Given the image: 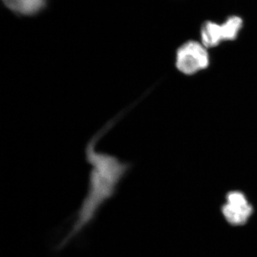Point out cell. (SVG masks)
<instances>
[{"instance_id": "obj_5", "label": "cell", "mask_w": 257, "mask_h": 257, "mask_svg": "<svg viewBox=\"0 0 257 257\" xmlns=\"http://www.w3.org/2000/svg\"><path fill=\"white\" fill-rule=\"evenodd\" d=\"M2 2L6 8L16 15L33 16L46 9L48 0H2Z\"/></svg>"}, {"instance_id": "obj_4", "label": "cell", "mask_w": 257, "mask_h": 257, "mask_svg": "<svg viewBox=\"0 0 257 257\" xmlns=\"http://www.w3.org/2000/svg\"><path fill=\"white\" fill-rule=\"evenodd\" d=\"M226 200L222 211L228 222L233 225L246 223L252 214L253 208L245 195L240 191L230 192L227 195Z\"/></svg>"}, {"instance_id": "obj_3", "label": "cell", "mask_w": 257, "mask_h": 257, "mask_svg": "<svg viewBox=\"0 0 257 257\" xmlns=\"http://www.w3.org/2000/svg\"><path fill=\"white\" fill-rule=\"evenodd\" d=\"M243 22L238 16H231L222 25L207 21L201 28L202 44L206 48L216 47L222 41L235 40Z\"/></svg>"}, {"instance_id": "obj_1", "label": "cell", "mask_w": 257, "mask_h": 257, "mask_svg": "<svg viewBox=\"0 0 257 257\" xmlns=\"http://www.w3.org/2000/svg\"><path fill=\"white\" fill-rule=\"evenodd\" d=\"M101 137L98 133L95 134L86 145V161L91 166L87 192L71 229L61 241L59 248L66 246L92 223L99 210L115 195L130 168V164L122 162L117 157L96 149Z\"/></svg>"}, {"instance_id": "obj_2", "label": "cell", "mask_w": 257, "mask_h": 257, "mask_svg": "<svg viewBox=\"0 0 257 257\" xmlns=\"http://www.w3.org/2000/svg\"><path fill=\"white\" fill-rule=\"evenodd\" d=\"M206 48L197 41L186 42L177 51V69L186 75H194L206 69L210 63Z\"/></svg>"}]
</instances>
